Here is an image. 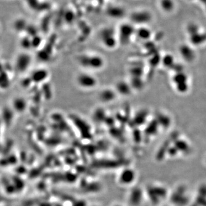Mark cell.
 Returning a JSON list of instances; mask_svg holds the SVG:
<instances>
[{
    "instance_id": "cell-1",
    "label": "cell",
    "mask_w": 206,
    "mask_h": 206,
    "mask_svg": "<svg viewBox=\"0 0 206 206\" xmlns=\"http://www.w3.org/2000/svg\"><path fill=\"white\" fill-rule=\"evenodd\" d=\"M77 61L87 71H99L105 66V61L101 56L95 53H84L79 56Z\"/></svg>"
},
{
    "instance_id": "cell-2",
    "label": "cell",
    "mask_w": 206,
    "mask_h": 206,
    "mask_svg": "<svg viewBox=\"0 0 206 206\" xmlns=\"http://www.w3.org/2000/svg\"><path fill=\"white\" fill-rule=\"evenodd\" d=\"M75 82L79 87L85 90L93 89L98 84L95 76L87 71L78 73L76 76Z\"/></svg>"
},
{
    "instance_id": "cell-3",
    "label": "cell",
    "mask_w": 206,
    "mask_h": 206,
    "mask_svg": "<svg viewBox=\"0 0 206 206\" xmlns=\"http://www.w3.org/2000/svg\"><path fill=\"white\" fill-rule=\"evenodd\" d=\"M99 37L104 47L107 49L115 48L117 43L114 30L112 28L107 27L103 29L100 32Z\"/></svg>"
},
{
    "instance_id": "cell-4",
    "label": "cell",
    "mask_w": 206,
    "mask_h": 206,
    "mask_svg": "<svg viewBox=\"0 0 206 206\" xmlns=\"http://www.w3.org/2000/svg\"><path fill=\"white\" fill-rule=\"evenodd\" d=\"M32 56L27 53H21L16 57L14 68L20 73L27 71L32 63Z\"/></svg>"
},
{
    "instance_id": "cell-5",
    "label": "cell",
    "mask_w": 206,
    "mask_h": 206,
    "mask_svg": "<svg viewBox=\"0 0 206 206\" xmlns=\"http://www.w3.org/2000/svg\"><path fill=\"white\" fill-rule=\"evenodd\" d=\"M136 174L135 171L131 168L124 169L122 171L118 176V182L119 184L127 186H129L135 180Z\"/></svg>"
},
{
    "instance_id": "cell-6",
    "label": "cell",
    "mask_w": 206,
    "mask_h": 206,
    "mask_svg": "<svg viewBox=\"0 0 206 206\" xmlns=\"http://www.w3.org/2000/svg\"><path fill=\"white\" fill-rule=\"evenodd\" d=\"M135 30L131 24H124L119 29V40L122 44H127L134 34Z\"/></svg>"
},
{
    "instance_id": "cell-7",
    "label": "cell",
    "mask_w": 206,
    "mask_h": 206,
    "mask_svg": "<svg viewBox=\"0 0 206 206\" xmlns=\"http://www.w3.org/2000/svg\"><path fill=\"white\" fill-rule=\"evenodd\" d=\"M152 19L151 13L147 11L136 12L132 14L131 20L136 24H146L150 22Z\"/></svg>"
},
{
    "instance_id": "cell-8",
    "label": "cell",
    "mask_w": 206,
    "mask_h": 206,
    "mask_svg": "<svg viewBox=\"0 0 206 206\" xmlns=\"http://www.w3.org/2000/svg\"><path fill=\"white\" fill-rule=\"evenodd\" d=\"M116 90H113L111 88H105L103 89L99 93V98L100 101L104 103H111L115 99Z\"/></svg>"
},
{
    "instance_id": "cell-9",
    "label": "cell",
    "mask_w": 206,
    "mask_h": 206,
    "mask_svg": "<svg viewBox=\"0 0 206 206\" xmlns=\"http://www.w3.org/2000/svg\"><path fill=\"white\" fill-rule=\"evenodd\" d=\"M107 15L113 19H120L125 15V10L117 6H109L106 9Z\"/></svg>"
},
{
    "instance_id": "cell-10",
    "label": "cell",
    "mask_w": 206,
    "mask_h": 206,
    "mask_svg": "<svg viewBox=\"0 0 206 206\" xmlns=\"http://www.w3.org/2000/svg\"><path fill=\"white\" fill-rule=\"evenodd\" d=\"M12 106L13 109L18 112H24L27 108V101L22 97H16L13 100Z\"/></svg>"
},
{
    "instance_id": "cell-11",
    "label": "cell",
    "mask_w": 206,
    "mask_h": 206,
    "mask_svg": "<svg viewBox=\"0 0 206 206\" xmlns=\"http://www.w3.org/2000/svg\"><path fill=\"white\" fill-rule=\"evenodd\" d=\"M48 77V72L44 69L36 70L33 73L32 79L36 82V83H39L43 81L44 80L47 79Z\"/></svg>"
},
{
    "instance_id": "cell-12",
    "label": "cell",
    "mask_w": 206,
    "mask_h": 206,
    "mask_svg": "<svg viewBox=\"0 0 206 206\" xmlns=\"http://www.w3.org/2000/svg\"><path fill=\"white\" fill-rule=\"evenodd\" d=\"M75 20V14L71 9L64 11V21L67 24H72Z\"/></svg>"
},
{
    "instance_id": "cell-13",
    "label": "cell",
    "mask_w": 206,
    "mask_h": 206,
    "mask_svg": "<svg viewBox=\"0 0 206 206\" xmlns=\"http://www.w3.org/2000/svg\"><path fill=\"white\" fill-rule=\"evenodd\" d=\"M28 26L27 21L23 19H19L16 20L14 23V28L18 32L25 31Z\"/></svg>"
},
{
    "instance_id": "cell-14",
    "label": "cell",
    "mask_w": 206,
    "mask_h": 206,
    "mask_svg": "<svg viewBox=\"0 0 206 206\" xmlns=\"http://www.w3.org/2000/svg\"><path fill=\"white\" fill-rule=\"evenodd\" d=\"M160 5L166 12H171L174 8V2L173 0H161Z\"/></svg>"
},
{
    "instance_id": "cell-15",
    "label": "cell",
    "mask_w": 206,
    "mask_h": 206,
    "mask_svg": "<svg viewBox=\"0 0 206 206\" xmlns=\"http://www.w3.org/2000/svg\"><path fill=\"white\" fill-rule=\"evenodd\" d=\"M206 40V34H199L198 32L192 35L191 40L196 44H200Z\"/></svg>"
},
{
    "instance_id": "cell-16",
    "label": "cell",
    "mask_w": 206,
    "mask_h": 206,
    "mask_svg": "<svg viewBox=\"0 0 206 206\" xmlns=\"http://www.w3.org/2000/svg\"><path fill=\"white\" fill-rule=\"evenodd\" d=\"M137 34L139 37L142 39H148L151 36L150 31L146 28H141L137 31Z\"/></svg>"
},
{
    "instance_id": "cell-17",
    "label": "cell",
    "mask_w": 206,
    "mask_h": 206,
    "mask_svg": "<svg viewBox=\"0 0 206 206\" xmlns=\"http://www.w3.org/2000/svg\"><path fill=\"white\" fill-rule=\"evenodd\" d=\"M51 19L52 16L51 15H47V16H45L43 18V19L41 21V27L43 31L44 32H47L48 31Z\"/></svg>"
},
{
    "instance_id": "cell-18",
    "label": "cell",
    "mask_w": 206,
    "mask_h": 206,
    "mask_svg": "<svg viewBox=\"0 0 206 206\" xmlns=\"http://www.w3.org/2000/svg\"><path fill=\"white\" fill-rule=\"evenodd\" d=\"M25 1L28 4V6L32 10L38 11V9L41 2L39 1V0H25Z\"/></svg>"
},
{
    "instance_id": "cell-19",
    "label": "cell",
    "mask_w": 206,
    "mask_h": 206,
    "mask_svg": "<svg viewBox=\"0 0 206 206\" xmlns=\"http://www.w3.org/2000/svg\"><path fill=\"white\" fill-rule=\"evenodd\" d=\"M25 31L27 33L28 36L31 37H34V36L37 35V29L35 26L33 25H28L27 27L26 28Z\"/></svg>"
},
{
    "instance_id": "cell-20",
    "label": "cell",
    "mask_w": 206,
    "mask_h": 206,
    "mask_svg": "<svg viewBox=\"0 0 206 206\" xmlns=\"http://www.w3.org/2000/svg\"><path fill=\"white\" fill-rule=\"evenodd\" d=\"M21 44L22 47L25 49H28L32 47V39H30L29 36L25 37L21 40Z\"/></svg>"
},
{
    "instance_id": "cell-21",
    "label": "cell",
    "mask_w": 206,
    "mask_h": 206,
    "mask_svg": "<svg viewBox=\"0 0 206 206\" xmlns=\"http://www.w3.org/2000/svg\"><path fill=\"white\" fill-rule=\"evenodd\" d=\"M41 43V38L38 35L32 37V45L33 47H37L40 45Z\"/></svg>"
},
{
    "instance_id": "cell-22",
    "label": "cell",
    "mask_w": 206,
    "mask_h": 206,
    "mask_svg": "<svg viewBox=\"0 0 206 206\" xmlns=\"http://www.w3.org/2000/svg\"><path fill=\"white\" fill-rule=\"evenodd\" d=\"M51 7L50 4L48 3V2H41L40 4L39 8L38 9L39 12H43V11H46L48 10Z\"/></svg>"
},
{
    "instance_id": "cell-23",
    "label": "cell",
    "mask_w": 206,
    "mask_h": 206,
    "mask_svg": "<svg viewBox=\"0 0 206 206\" xmlns=\"http://www.w3.org/2000/svg\"><path fill=\"white\" fill-rule=\"evenodd\" d=\"M111 206H123L120 204H117V203H115V204H113V205H112Z\"/></svg>"
},
{
    "instance_id": "cell-24",
    "label": "cell",
    "mask_w": 206,
    "mask_h": 206,
    "mask_svg": "<svg viewBox=\"0 0 206 206\" xmlns=\"http://www.w3.org/2000/svg\"><path fill=\"white\" fill-rule=\"evenodd\" d=\"M203 3H206V0H200Z\"/></svg>"
},
{
    "instance_id": "cell-25",
    "label": "cell",
    "mask_w": 206,
    "mask_h": 206,
    "mask_svg": "<svg viewBox=\"0 0 206 206\" xmlns=\"http://www.w3.org/2000/svg\"><path fill=\"white\" fill-rule=\"evenodd\" d=\"M100 206V205H97V204H95V205H92V206Z\"/></svg>"
}]
</instances>
